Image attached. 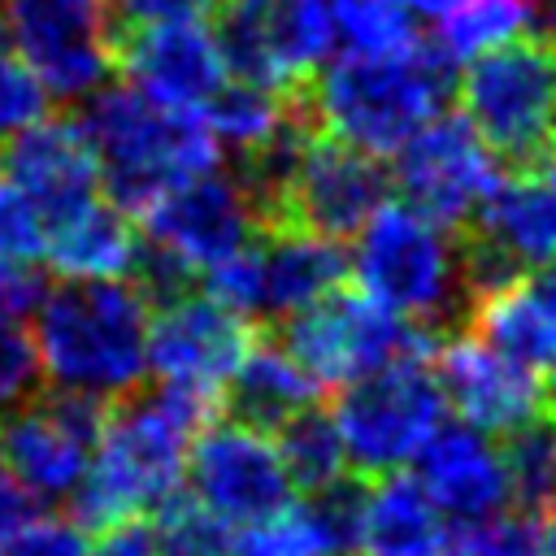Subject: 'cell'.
Wrapping results in <instances>:
<instances>
[{"label": "cell", "instance_id": "6da1fadb", "mask_svg": "<svg viewBox=\"0 0 556 556\" xmlns=\"http://www.w3.org/2000/svg\"><path fill=\"white\" fill-rule=\"evenodd\" d=\"M217 404L191 391L156 387L148 400H126L109 413L83 486L70 495L87 530H113L161 513L191 473V447L213 426Z\"/></svg>", "mask_w": 556, "mask_h": 556}, {"label": "cell", "instance_id": "7a4b0ae2", "mask_svg": "<svg viewBox=\"0 0 556 556\" xmlns=\"http://www.w3.org/2000/svg\"><path fill=\"white\" fill-rule=\"evenodd\" d=\"M152 295L126 278H65L35 308L43 378L96 400L130 395L152 369Z\"/></svg>", "mask_w": 556, "mask_h": 556}, {"label": "cell", "instance_id": "3957f363", "mask_svg": "<svg viewBox=\"0 0 556 556\" xmlns=\"http://www.w3.org/2000/svg\"><path fill=\"white\" fill-rule=\"evenodd\" d=\"M456 87V61L421 39L400 56L348 52L295 91L308 122L369 156H395L426 122H434Z\"/></svg>", "mask_w": 556, "mask_h": 556}, {"label": "cell", "instance_id": "277c9868", "mask_svg": "<svg viewBox=\"0 0 556 556\" xmlns=\"http://www.w3.org/2000/svg\"><path fill=\"white\" fill-rule=\"evenodd\" d=\"M83 130L104 169V195L143 217L165 191L213 174L222 139L204 109H174L139 87H100L83 113Z\"/></svg>", "mask_w": 556, "mask_h": 556}, {"label": "cell", "instance_id": "5b68a950", "mask_svg": "<svg viewBox=\"0 0 556 556\" xmlns=\"http://www.w3.org/2000/svg\"><path fill=\"white\" fill-rule=\"evenodd\" d=\"M447 230L408 200H382L352 243L356 287L413 321L447 317L469 287L465 252Z\"/></svg>", "mask_w": 556, "mask_h": 556}, {"label": "cell", "instance_id": "8992f818", "mask_svg": "<svg viewBox=\"0 0 556 556\" xmlns=\"http://www.w3.org/2000/svg\"><path fill=\"white\" fill-rule=\"evenodd\" d=\"M460 113L508 165H547L556 156V43L517 35L469 61Z\"/></svg>", "mask_w": 556, "mask_h": 556}, {"label": "cell", "instance_id": "52a82bcc", "mask_svg": "<svg viewBox=\"0 0 556 556\" xmlns=\"http://www.w3.org/2000/svg\"><path fill=\"white\" fill-rule=\"evenodd\" d=\"M447 395L426 356L387 365L352 387H343L334 404L339 434L348 443V460L356 473L382 478L417 465L426 443L443 430Z\"/></svg>", "mask_w": 556, "mask_h": 556}, {"label": "cell", "instance_id": "ba28073f", "mask_svg": "<svg viewBox=\"0 0 556 556\" xmlns=\"http://www.w3.org/2000/svg\"><path fill=\"white\" fill-rule=\"evenodd\" d=\"M282 343L317 378V387H352L387 365L426 356V326L356 291H330L287 317Z\"/></svg>", "mask_w": 556, "mask_h": 556}, {"label": "cell", "instance_id": "9c48e42d", "mask_svg": "<svg viewBox=\"0 0 556 556\" xmlns=\"http://www.w3.org/2000/svg\"><path fill=\"white\" fill-rule=\"evenodd\" d=\"M343 274H352V256H343L339 239L304 226H269L265 239L213 265L204 291L243 317H295L339 291Z\"/></svg>", "mask_w": 556, "mask_h": 556}, {"label": "cell", "instance_id": "30bf717a", "mask_svg": "<svg viewBox=\"0 0 556 556\" xmlns=\"http://www.w3.org/2000/svg\"><path fill=\"white\" fill-rule=\"evenodd\" d=\"M213 30L230 78L295 96L326 65L339 17L334 0H222Z\"/></svg>", "mask_w": 556, "mask_h": 556}, {"label": "cell", "instance_id": "8fae6325", "mask_svg": "<svg viewBox=\"0 0 556 556\" xmlns=\"http://www.w3.org/2000/svg\"><path fill=\"white\" fill-rule=\"evenodd\" d=\"M9 26L52 100L96 96L117 70L109 0H9Z\"/></svg>", "mask_w": 556, "mask_h": 556}, {"label": "cell", "instance_id": "7c38bea8", "mask_svg": "<svg viewBox=\"0 0 556 556\" xmlns=\"http://www.w3.org/2000/svg\"><path fill=\"white\" fill-rule=\"evenodd\" d=\"M109 400L83 391H52L17 408L0 430V460L39 500H65L83 486L96 443L109 421Z\"/></svg>", "mask_w": 556, "mask_h": 556}, {"label": "cell", "instance_id": "4fadbf2b", "mask_svg": "<svg viewBox=\"0 0 556 556\" xmlns=\"http://www.w3.org/2000/svg\"><path fill=\"white\" fill-rule=\"evenodd\" d=\"M187 482L191 495L235 530L278 513L295 491L278 434L239 417L213 421L195 434Z\"/></svg>", "mask_w": 556, "mask_h": 556}, {"label": "cell", "instance_id": "5bb4252c", "mask_svg": "<svg viewBox=\"0 0 556 556\" xmlns=\"http://www.w3.org/2000/svg\"><path fill=\"white\" fill-rule=\"evenodd\" d=\"M395 187L443 226H465L500 187V156L465 113H439L395 156Z\"/></svg>", "mask_w": 556, "mask_h": 556}, {"label": "cell", "instance_id": "9a60e30c", "mask_svg": "<svg viewBox=\"0 0 556 556\" xmlns=\"http://www.w3.org/2000/svg\"><path fill=\"white\" fill-rule=\"evenodd\" d=\"M256 213L261 208L252 187L243 178L213 169L165 191L139 222H143V243L152 252L169 256L191 278H204L213 265H222L243 243H252Z\"/></svg>", "mask_w": 556, "mask_h": 556}, {"label": "cell", "instance_id": "2e32d148", "mask_svg": "<svg viewBox=\"0 0 556 556\" xmlns=\"http://www.w3.org/2000/svg\"><path fill=\"white\" fill-rule=\"evenodd\" d=\"M248 317L204 295H169L161 313H152V374L161 387L204 395L222 404L230 378L252 352Z\"/></svg>", "mask_w": 556, "mask_h": 556}, {"label": "cell", "instance_id": "e0dca14e", "mask_svg": "<svg viewBox=\"0 0 556 556\" xmlns=\"http://www.w3.org/2000/svg\"><path fill=\"white\" fill-rule=\"evenodd\" d=\"M382 200H387V174H382L378 156L356 152L330 135L313 130L265 222L269 226H304V230L343 239V235H356Z\"/></svg>", "mask_w": 556, "mask_h": 556}, {"label": "cell", "instance_id": "ac0fdd59", "mask_svg": "<svg viewBox=\"0 0 556 556\" xmlns=\"http://www.w3.org/2000/svg\"><path fill=\"white\" fill-rule=\"evenodd\" d=\"M547 261H556V187L534 174L500 178L473 213V243L465 248L469 291L491 295Z\"/></svg>", "mask_w": 556, "mask_h": 556}, {"label": "cell", "instance_id": "d6986e66", "mask_svg": "<svg viewBox=\"0 0 556 556\" xmlns=\"http://www.w3.org/2000/svg\"><path fill=\"white\" fill-rule=\"evenodd\" d=\"M434 374L443 382L447 408L486 434H513L526 421L552 413L543 378L486 343L478 330L452 334L434 356Z\"/></svg>", "mask_w": 556, "mask_h": 556}, {"label": "cell", "instance_id": "ffe728a7", "mask_svg": "<svg viewBox=\"0 0 556 556\" xmlns=\"http://www.w3.org/2000/svg\"><path fill=\"white\" fill-rule=\"evenodd\" d=\"M117 70L130 87L174 109H208V100L230 83L222 39L200 22L117 30Z\"/></svg>", "mask_w": 556, "mask_h": 556}, {"label": "cell", "instance_id": "44dd1931", "mask_svg": "<svg viewBox=\"0 0 556 556\" xmlns=\"http://www.w3.org/2000/svg\"><path fill=\"white\" fill-rule=\"evenodd\" d=\"M4 169L43 213V226L100 200L104 191V169L83 122H65V117H43L26 135H17L9 143Z\"/></svg>", "mask_w": 556, "mask_h": 556}, {"label": "cell", "instance_id": "7402d4cb", "mask_svg": "<svg viewBox=\"0 0 556 556\" xmlns=\"http://www.w3.org/2000/svg\"><path fill=\"white\" fill-rule=\"evenodd\" d=\"M417 478L430 500L460 526L500 517L513 504L504 447H495L486 430L460 417L452 426L443 421V430L426 443V452L417 456Z\"/></svg>", "mask_w": 556, "mask_h": 556}, {"label": "cell", "instance_id": "603a6c76", "mask_svg": "<svg viewBox=\"0 0 556 556\" xmlns=\"http://www.w3.org/2000/svg\"><path fill=\"white\" fill-rule=\"evenodd\" d=\"M361 491L348 482L235 530V556H356Z\"/></svg>", "mask_w": 556, "mask_h": 556}, {"label": "cell", "instance_id": "cb8c5ba5", "mask_svg": "<svg viewBox=\"0 0 556 556\" xmlns=\"http://www.w3.org/2000/svg\"><path fill=\"white\" fill-rule=\"evenodd\" d=\"M452 517L430 500L417 473H382L361 491L356 556H447Z\"/></svg>", "mask_w": 556, "mask_h": 556}, {"label": "cell", "instance_id": "d4e9b609", "mask_svg": "<svg viewBox=\"0 0 556 556\" xmlns=\"http://www.w3.org/2000/svg\"><path fill=\"white\" fill-rule=\"evenodd\" d=\"M143 261V243L130 226V213L109 195L48 222L43 265L61 278H126Z\"/></svg>", "mask_w": 556, "mask_h": 556}, {"label": "cell", "instance_id": "484cf974", "mask_svg": "<svg viewBox=\"0 0 556 556\" xmlns=\"http://www.w3.org/2000/svg\"><path fill=\"white\" fill-rule=\"evenodd\" d=\"M473 330L534 369L547 391V408L556 413V304L534 282H508L473 304Z\"/></svg>", "mask_w": 556, "mask_h": 556}, {"label": "cell", "instance_id": "4316f807", "mask_svg": "<svg viewBox=\"0 0 556 556\" xmlns=\"http://www.w3.org/2000/svg\"><path fill=\"white\" fill-rule=\"evenodd\" d=\"M317 391H321L317 378L300 365V356L287 343H252V352L243 356L239 374L226 387V400L239 421L278 434L291 417L313 408Z\"/></svg>", "mask_w": 556, "mask_h": 556}, {"label": "cell", "instance_id": "83f0119b", "mask_svg": "<svg viewBox=\"0 0 556 556\" xmlns=\"http://www.w3.org/2000/svg\"><path fill=\"white\" fill-rule=\"evenodd\" d=\"M213 135L222 139V148L239 152L243 161L261 156L269 143L282 139V130L291 126L295 117V96H282V91H269V87H256V83H239L230 78L204 109Z\"/></svg>", "mask_w": 556, "mask_h": 556}, {"label": "cell", "instance_id": "f1b7e54d", "mask_svg": "<svg viewBox=\"0 0 556 556\" xmlns=\"http://www.w3.org/2000/svg\"><path fill=\"white\" fill-rule=\"evenodd\" d=\"M278 447H282L287 469H291L300 491L317 495V491H334L348 482L343 473L352 469V460H348V443L339 434L334 413L304 408L300 417H291L278 430Z\"/></svg>", "mask_w": 556, "mask_h": 556}, {"label": "cell", "instance_id": "f546056e", "mask_svg": "<svg viewBox=\"0 0 556 556\" xmlns=\"http://www.w3.org/2000/svg\"><path fill=\"white\" fill-rule=\"evenodd\" d=\"M526 22H530V4L526 0H456L447 13H439L434 43L456 65H469L482 52L517 39Z\"/></svg>", "mask_w": 556, "mask_h": 556}, {"label": "cell", "instance_id": "4dcf8cb0", "mask_svg": "<svg viewBox=\"0 0 556 556\" xmlns=\"http://www.w3.org/2000/svg\"><path fill=\"white\" fill-rule=\"evenodd\" d=\"M513 504L521 513H547L556 508V413H543L508 434L504 443Z\"/></svg>", "mask_w": 556, "mask_h": 556}, {"label": "cell", "instance_id": "1f68e13d", "mask_svg": "<svg viewBox=\"0 0 556 556\" xmlns=\"http://www.w3.org/2000/svg\"><path fill=\"white\" fill-rule=\"evenodd\" d=\"M408 13L400 0H334L339 39H348V52L369 56H400L421 43Z\"/></svg>", "mask_w": 556, "mask_h": 556}, {"label": "cell", "instance_id": "d6a6232c", "mask_svg": "<svg viewBox=\"0 0 556 556\" xmlns=\"http://www.w3.org/2000/svg\"><path fill=\"white\" fill-rule=\"evenodd\" d=\"M161 556H235V526L213 517L195 495L169 500L156 513Z\"/></svg>", "mask_w": 556, "mask_h": 556}, {"label": "cell", "instance_id": "836d02e7", "mask_svg": "<svg viewBox=\"0 0 556 556\" xmlns=\"http://www.w3.org/2000/svg\"><path fill=\"white\" fill-rule=\"evenodd\" d=\"M447 556H543V530L530 513H500L460 526Z\"/></svg>", "mask_w": 556, "mask_h": 556}, {"label": "cell", "instance_id": "e575fe53", "mask_svg": "<svg viewBox=\"0 0 556 556\" xmlns=\"http://www.w3.org/2000/svg\"><path fill=\"white\" fill-rule=\"evenodd\" d=\"M48 104H52V91L43 87V78L30 70L22 52L0 61V139H17L30 126H39L48 117Z\"/></svg>", "mask_w": 556, "mask_h": 556}, {"label": "cell", "instance_id": "d590c367", "mask_svg": "<svg viewBox=\"0 0 556 556\" xmlns=\"http://www.w3.org/2000/svg\"><path fill=\"white\" fill-rule=\"evenodd\" d=\"M43 374L35 330L22 326V313L0 304V408L22 404L35 391V378Z\"/></svg>", "mask_w": 556, "mask_h": 556}, {"label": "cell", "instance_id": "8d00e7d4", "mask_svg": "<svg viewBox=\"0 0 556 556\" xmlns=\"http://www.w3.org/2000/svg\"><path fill=\"white\" fill-rule=\"evenodd\" d=\"M43 213L30 204V195L13 182V178H0V256H13V261H43Z\"/></svg>", "mask_w": 556, "mask_h": 556}, {"label": "cell", "instance_id": "74e56055", "mask_svg": "<svg viewBox=\"0 0 556 556\" xmlns=\"http://www.w3.org/2000/svg\"><path fill=\"white\" fill-rule=\"evenodd\" d=\"M91 543H87V526L78 517H56V513H43L35 517L9 547L4 556H87Z\"/></svg>", "mask_w": 556, "mask_h": 556}, {"label": "cell", "instance_id": "f35d334b", "mask_svg": "<svg viewBox=\"0 0 556 556\" xmlns=\"http://www.w3.org/2000/svg\"><path fill=\"white\" fill-rule=\"evenodd\" d=\"M222 0H109L117 30L135 26H161V22H200L204 13H217Z\"/></svg>", "mask_w": 556, "mask_h": 556}, {"label": "cell", "instance_id": "ab89813d", "mask_svg": "<svg viewBox=\"0 0 556 556\" xmlns=\"http://www.w3.org/2000/svg\"><path fill=\"white\" fill-rule=\"evenodd\" d=\"M35 491L17 478V473H9L4 465H0V547H9L39 513H35Z\"/></svg>", "mask_w": 556, "mask_h": 556}, {"label": "cell", "instance_id": "60d3db41", "mask_svg": "<svg viewBox=\"0 0 556 556\" xmlns=\"http://www.w3.org/2000/svg\"><path fill=\"white\" fill-rule=\"evenodd\" d=\"M48 295L43 278L30 269V261H13V256H0V304L13 308V313H35L39 300Z\"/></svg>", "mask_w": 556, "mask_h": 556}, {"label": "cell", "instance_id": "b9f144b4", "mask_svg": "<svg viewBox=\"0 0 556 556\" xmlns=\"http://www.w3.org/2000/svg\"><path fill=\"white\" fill-rule=\"evenodd\" d=\"M87 556H161V539L152 526L122 521L113 530H100V539L91 543Z\"/></svg>", "mask_w": 556, "mask_h": 556}, {"label": "cell", "instance_id": "7bdbcfd3", "mask_svg": "<svg viewBox=\"0 0 556 556\" xmlns=\"http://www.w3.org/2000/svg\"><path fill=\"white\" fill-rule=\"evenodd\" d=\"M530 282H534V287L556 304V261H547L543 269H534V278H530Z\"/></svg>", "mask_w": 556, "mask_h": 556}, {"label": "cell", "instance_id": "ee69618b", "mask_svg": "<svg viewBox=\"0 0 556 556\" xmlns=\"http://www.w3.org/2000/svg\"><path fill=\"white\" fill-rule=\"evenodd\" d=\"M17 52V39H13V26H9V13H0V61H9Z\"/></svg>", "mask_w": 556, "mask_h": 556}, {"label": "cell", "instance_id": "f6af8a7d", "mask_svg": "<svg viewBox=\"0 0 556 556\" xmlns=\"http://www.w3.org/2000/svg\"><path fill=\"white\" fill-rule=\"evenodd\" d=\"M543 9H539V17H543V39H552L556 43V0H539Z\"/></svg>", "mask_w": 556, "mask_h": 556}, {"label": "cell", "instance_id": "bcb514c9", "mask_svg": "<svg viewBox=\"0 0 556 556\" xmlns=\"http://www.w3.org/2000/svg\"><path fill=\"white\" fill-rule=\"evenodd\" d=\"M543 556H556V513H552L547 526H543Z\"/></svg>", "mask_w": 556, "mask_h": 556}, {"label": "cell", "instance_id": "7dc6e473", "mask_svg": "<svg viewBox=\"0 0 556 556\" xmlns=\"http://www.w3.org/2000/svg\"><path fill=\"white\" fill-rule=\"evenodd\" d=\"M543 178H547V182H552V187H556V156H552V161H547V174H543Z\"/></svg>", "mask_w": 556, "mask_h": 556}, {"label": "cell", "instance_id": "c3c4849f", "mask_svg": "<svg viewBox=\"0 0 556 556\" xmlns=\"http://www.w3.org/2000/svg\"><path fill=\"white\" fill-rule=\"evenodd\" d=\"M526 4H534V0H526Z\"/></svg>", "mask_w": 556, "mask_h": 556}]
</instances>
